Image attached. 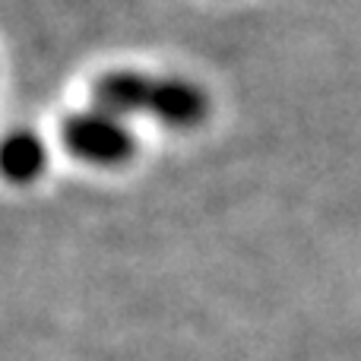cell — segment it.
Segmentation results:
<instances>
[{
    "label": "cell",
    "instance_id": "cell-3",
    "mask_svg": "<svg viewBox=\"0 0 361 361\" xmlns=\"http://www.w3.org/2000/svg\"><path fill=\"white\" fill-rule=\"evenodd\" d=\"M44 143L35 137L32 130H13L4 140V149H0V165H4L6 180H16V184H29L44 171Z\"/></svg>",
    "mask_w": 361,
    "mask_h": 361
},
{
    "label": "cell",
    "instance_id": "cell-1",
    "mask_svg": "<svg viewBox=\"0 0 361 361\" xmlns=\"http://www.w3.org/2000/svg\"><path fill=\"white\" fill-rule=\"evenodd\" d=\"M92 105L118 118H156L165 127H197L209 114V99L197 82L140 70H108L95 76Z\"/></svg>",
    "mask_w": 361,
    "mask_h": 361
},
{
    "label": "cell",
    "instance_id": "cell-2",
    "mask_svg": "<svg viewBox=\"0 0 361 361\" xmlns=\"http://www.w3.org/2000/svg\"><path fill=\"white\" fill-rule=\"evenodd\" d=\"M61 140L70 156L82 159L89 165H99V169L127 165L137 152V137L127 127V121L102 111L95 105L89 111H73L70 118H63Z\"/></svg>",
    "mask_w": 361,
    "mask_h": 361
}]
</instances>
